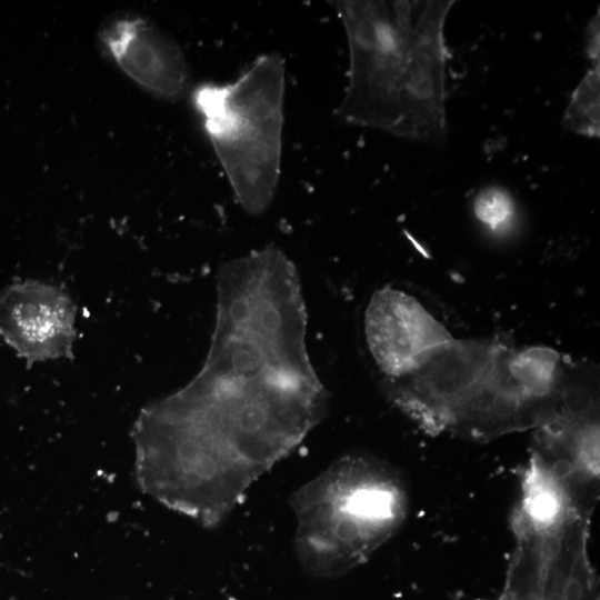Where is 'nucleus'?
I'll list each match as a JSON object with an SVG mask.
<instances>
[{"mask_svg":"<svg viewBox=\"0 0 600 600\" xmlns=\"http://www.w3.org/2000/svg\"><path fill=\"white\" fill-rule=\"evenodd\" d=\"M364 333L384 379L413 372L454 339L416 298L391 286L372 294L364 312Z\"/></svg>","mask_w":600,"mask_h":600,"instance_id":"obj_6","label":"nucleus"},{"mask_svg":"<svg viewBox=\"0 0 600 600\" xmlns=\"http://www.w3.org/2000/svg\"><path fill=\"white\" fill-rule=\"evenodd\" d=\"M407 493L386 462L343 454L290 496L294 549L313 577H340L364 563L402 524Z\"/></svg>","mask_w":600,"mask_h":600,"instance_id":"obj_3","label":"nucleus"},{"mask_svg":"<svg viewBox=\"0 0 600 600\" xmlns=\"http://www.w3.org/2000/svg\"><path fill=\"white\" fill-rule=\"evenodd\" d=\"M509 349L498 339H453L413 372L384 379L383 389L426 433H453L470 404L494 379Z\"/></svg>","mask_w":600,"mask_h":600,"instance_id":"obj_5","label":"nucleus"},{"mask_svg":"<svg viewBox=\"0 0 600 600\" xmlns=\"http://www.w3.org/2000/svg\"><path fill=\"white\" fill-rule=\"evenodd\" d=\"M593 513L583 508L568 484L534 452L521 477V496L511 518L534 530L559 529L580 514Z\"/></svg>","mask_w":600,"mask_h":600,"instance_id":"obj_9","label":"nucleus"},{"mask_svg":"<svg viewBox=\"0 0 600 600\" xmlns=\"http://www.w3.org/2000/svg\"><path fill=\"white\" fill-rule=\"evenodd\" d=\"M76 307L57 286L12 282L0 292V337L29 364L72 358Z\"/></svg>","mask_w":600,"mask_h":600,"instance_id":"obj_7","label":"nucleus"},{"mask_svg":"<svg viewBox=\"0 0 600 600\" xmlns=\"http://www.w3.org/2000/svg\"><path fill=\"white\" fill-rule=\"evenodd\" d=\"M323 418L297 397L194 377L140 412L136 479L162 506L214 528Z\"/></svg>","mask_w":600,"mask_h":600,"instance_id":"obj_1","label":"nucleus"},{"mask_svg":"<svg viewBox=\"0 0 600 600\" xmlns=\"http://www.w3.org/2000/svg\"><path fill=\"white\" fill-rule=\"evenodd\" d=\"M284 60L258 57L234 81L201 83L191 101L241 208L261 214L280 178Z\"/></svg>","mask_w":600,"mask_h":600,"instance_id":"obj_4","label":"nucleus"},{"mask_svg":"<svg viewBox=\"0 0 600 600\" xmlns=\"http://www.w3.org/2000/svg\"><path fill=\"white\" fill-rule=\"evenodd\" d=\"M600 66H592L572 93L563 116V126L576 133L598 138Z\"/></svg>","mask_w":600,"mask_h":600,"instance_id":"obj_10","label":"nucleus"},{"mask_svg":"<svg viewBox=\"0 0 600 600\" xmlns=\"http://www.w3.org/2000/svg\"><path fill=\"white\" fill-rule=\"evenodd\" d=\"M599 12L590 21L587 28V54L593 66L599 63Z\"/></svg>","mask_w":600,"mask_h":600,"instance_id":"obj_12","label":"nucleus"},{"mask_svg":"<svg viewBox=\"0 0 600 600\" xmlns=\"http://www.w3.org/2000/svg\"><path fill=\"white\" fill-rule=\"evenodd\" d=\"M473 209L477 218L493 230L504 228L514 216V203L510 194L490 187L478 193Z\"/></svg>","mask_w":600,"mask_h":600,"instance_id":"obj_11","label":"nucleus"},{"mask_svg":"<svg viewBox=\"0 0 600 600\" xmlns=\"http://www.w3.org/2000/svg\"><path fill=\"white\" fill-rule=\"evenodd\" d=\"M99 41L120 70L148 92L170 101L187 92L190 69L183 51L149 19L113 17L103 23Z\"/></svg>","mask_w":600,"mask_h":600,"instance_id":"obj_8","label":"nucleus"},{"mask_svg":"<svg viewBox=\"0 0 600 600\" xmlns=\"http://www.w3.org/2000/svg\"><path fill=\"white\" fill-rule=\"evenodd\" d=\"M452 0L336 1L350 54L338 114L399 138L447 136L443 28Z\"/></svg>","mask_w":600,"mask_h":600,"instance_id":"obj_2","label":"nucleus"}]
</instances>
